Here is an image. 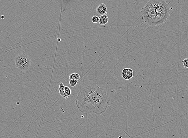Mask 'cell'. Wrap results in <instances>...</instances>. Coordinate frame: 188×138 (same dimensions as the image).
<instances>
[{
	"instance_id": "cell-10",
	"label": "cell",
	"mask_w": 188,
	"mask_h": 138,
	"mask_svg": "<svg viewBox=\"0 0 188 138\" xmlns=\"http://www.w3.org/2000/svg\"><path fill=\"white\" fill-rule=\"evenodd\" d=\"M77 83H78V81L77 80H70L69 81L70 85L71 87H74V86H76V85H77Z\"/></svg>"
},
{
	"instance_id": "cell-1",
	"label": "cell",
	"mask_w": 188,
	"mask_h": 138,
	"mask_svg": "<svg viewBox=\"0 0 188 138\" xmlns=\"http://www.w3.org/2000/svg\"><path fill=\"white\" fill-rule=\"evenodd\" d=\"M107 90L97 85L88 86L82 88L77 94L75 104L78 110L83 114L100 115L109 106Z\"/></svg>"
},
{
	"instance_id": "cell-12",
	"label": "cell",
	"mask_w": 188,
	"mask_h": 138,
	"mask_svg": "<svg viewBox=\"0 0 188 138\" xmlns=\"http://www.w3.org/2000/svg\"><path fill=\"white\" fill-rule=\"evenodd\" d=\"M183 67L186 68H188V58H185L182 61Z\"/></svg>"
},
{
	"instance_id": "cell-2",
	"label": "cell",
	"mask_w": 188,
	"mask_h": 138,
	"mask_svg": "<svg viewBox=\"0 0 188 138\" xmlns=\"http://www.w3.org/2000/svg\"><path fill=\"white\" fill-rule=\"evenodd\" d=\"M142 19L150 26H159L165 22L170 15V9L166 1L150 0L141 11Z\"/></svg>"
},
{
	"instance_id": "cell-3",
	"label": "cell",
	"mask_w": 188,
	"mask_h": 138,
	"mask_svg": "<svg viewBox=\"0 0 188 138\" xmlns=\"http://www.w3.org/2000/svg\"><path fill=\"white\" fill-rule=\"evenodd\" d=\"M15 66L19 70L25 71L29 69L31 66L30 58L25 54H19L15 58Z\"/></svg>"
},
{
	"instance_id": "cell-11",
	"label": "cell",
	"mask_w": 188,
	"mask_h": 138,
	"mask_svg": "<svg viewBox=\"0 0 188 138\" xmlns=\"http://www.w3.org/2000/svg\"><path fill=\"white\" fill-rule=\"evenodd\" d=\"M91 20L93 23L96 24V23H98L99 22V17H98L97 16H94L92 18Z\"/></svg>"
},
{
	"instance_id": "cell-6",
	"label": "cell",
	"mask_w": 188,
	"mask_h": 138,
	"mask_svg": "<svg viewBox=\"0 0 188 138\" xmlns=\"http://www.w3.org/2000/svg\"><path fill=\"white\" fill-rule=\"evenodd\" d=\"M99 23L101 25H105L109 22V18L107 15H101L99 17Z\"/></svg>"
},
{
	"instance_id": "cell-4",
	"label": "cell",
	"mask_w": 188,
	"mask_h": 138,
	"mask_svg": "<svg viewBox=\"0 0 188 138\" xmlns=\"http://www.w3.org/2000/svg\"><path fill=\"white\" fill-rule=\"evenodd\" d=\"M134 76L133 71L130 68H124L122 72V76L124 80H130Z\"/></svg>"
},
{
	"instance_id": "cell-7",
	"label": "cell",
	"mask_w": 188,
	"mask_h": 138,
	"mask_svg": "<svg viewBox=\"0 0 188 138\" xmlns=\"http://www.w3.org/2000/svg\"><path fill=\"white\" fill-rule=\"evenodd\" d=\"M59 93L61 96L64 98L65 95V86L63 85V83L62 82L60 83V85H59Z\"/></svg>"
},
{
	"instance_id": "cell-9",
	"label": "cell",
	"mask_w": 188,
	"mask_h": 138,
	"mask_svg": "<svg viewBox=\"0 0 188 138\" xmlns=\"http://www.w3.org/2000/svg\"><path fill=\"white\" fill-rule=\"evenodd\" d=\"M69 78L70 80H79L80 78V76L79 74L77 73H73L70 75L69 76Z\"/></svg>"
},
{
	"instance_id": "cell-5",
	"label": "cell",
	"mask_w": 188,
	"mask_h": 138,
	"mask_svg": "<svg viewBox=\"0 0 188 138\" xmlns=\"http://www.w3.org/2000/svg\"><path fill=\"white\" fill-rule=\"evenodd\" d=\"M97 12L99 15H106L107 8L106 5L104 3H101L99 5L97 8Z\"/></svg>"
},
{
	"instance_id": "cell-8",
	"label": "cell",
	"mask_w": 188,
	"mask_h": 138,
	"mask_svg": "<svg viewBox=\"0 0 188 138\" xmlns=\"http://www.w3.org/2000/svg\"><path fill=\"white\" fill-rule=\"evenodd\" d=\"M65 99H67V98H69L70 97L71 93V89L68 86H65Z\"/></svg>"
}]
</instances>
